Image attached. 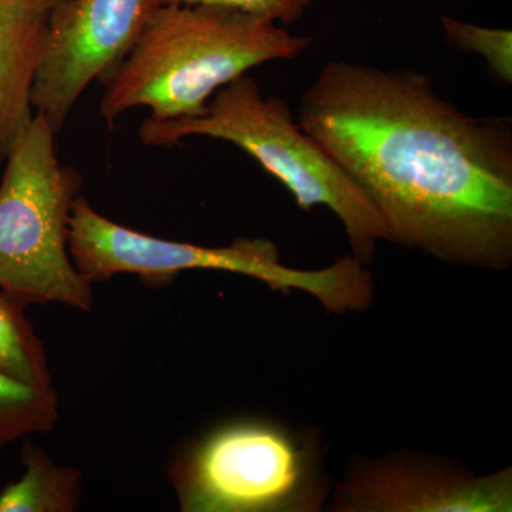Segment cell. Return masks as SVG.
I'll use <instances>...</instances> for the list:
<instances>
[{"mask_svg":"<svg viewBox=\"0 0 512 512\" xmlns=\"http://www.w3.org/2000/svg\"><path fill=\"white\" fill-rule=\"evenodd\" d=\"M298 123L375 205L390 241L439 261L512 264V126L474 117L414 70L329 62Z\"/></svg>","mask_w":512,"mask_h":512,"instance_id":"cell-1","label":"cell"},{"mask_svg":"<svg viewBox=\"0 0 512 512\" xmlns=\"http://www.w3.org/2000/svg\"><path fill=\"white\" fill-rule=\"evenodd\" d=\"M311 42L239 10L157 6L103 80L101 116L114 121L128 110L147 107L154 121L200 117L222 87L261 64L295 59Z\"/></svg>","mask_w":512,"mask_h":512,"instance_id":"cell-2","label":"cell"},{"mask_svg":"<svg viewBox=\"0 0 512 512\" xmlns=\"http://www.w3.org/2000/svg\"><path fill=\"white\" fill-rule=\"evenodd\" d=\"M138 133L148 146H174L183 138L200 136L241 148L291 192L301 210L332 211L360 264L370 265L379 242L390 241L383 218L362 188L303 130L284 101L265 97L248 74L218 90L202 116L147 119Z\"/></svg>","mask_w":512,"mask_h":512,"instance_id":"cell-3","label":"cell"},{"mask_svg":"<svg viewBox=\"0 0 512 512\" xmlns=\"http://www.w3.org/2000/svg\"><path fill=\"white\" fill-rule=\"evenodd\" d=\"M69 252L77 271L90 284L121 274L137 275L163 286L185 271H220L256 279L275 292H303L326 312H362L375 295L372 274L353 255L318 271H302L281 261L269 239H235L227 247H202L168 241L121 227L94 210L79 195L69 224Z\"/></svg>","mask_w":512,"mask_h":512,"instance_id":"cell-4","label":"cell"},{"mask_svg":"<svg viewBox=\"0 0 512 512\" xmlns=\"http://www.w3.org/2000/svg\"><path fill=\"white\" fill-rule=\"evenodd\" d=\"M170 480L183 512H316L330 485L318 440L262 417L224 421L185 443Z\"/></svg>","mask_w":512,"mask_h":512,"instance_id":"cell-5","label":"cell"},{"mask_svg":"<svg viewBox=\"0 0 512 512\" xmlns=\"http://www.w3.org/2000/svg\"><path fill=\"white\" fill-rule=\"evenodd\" d=\"M55 128L36 113L6 156L0 184V289L29 305L93 308V285L69 252V224L82 178L59 163Z\"/></svg>","mask_w":512,"mask_h":512,"instance_id":"cell-6","label":"cell"},{"mask_svg":"<svg viewBox=\"0 0 512 512\" xmlns=\"http://www.w3.org/2000/svg\"><path fill=\"white\" fill-rule=\"evenodd\" d=\"M154 9V0H72L50 13L32 106L56 133L90 83L126 56Z\"/></svg>","mask_w":512,"mask_h":512,"instance_id":"cell-7","label":"cell"},{"mask_svg":"<svg viewBox=\"0 0 512 512\" xmlns=\"http://www.w3.org/2000/svg\"><path fill=\"white\" fill-rule=\"evenodd\" d=\"M336 512H511V468L474 476L429 454L350 461L330 497Z\"/></svg>","mask_w":512,"mask_h":512,"instance_id":"cell-8","label":"cell"},{"mask_svg":"<svg viewBox=\"0 0 512 512\" xmlns=\"http://www.w3.org/2000/svg\"><path fill=\"white\" fill-rule=\"evenodd\" d=\"M49 12L30 0H0V158L29 126L32 90Z\"/></svg>","mask_w":512,"mask_h":512,"instance_id":"cell-9","label":"cell"},{"mask_svg":"<svg viewBox=\"0 0 512 512\" xmlns=\"http://www.w3.org/2000/svg\"><path fill=\"white\" fill-rule=\"evenodd\" d=\"M23 474L0 490V512H73L83 495L82 471L60 466L35 441L22 440Z\"/></svg>","mask_w":512,"mask_h":512,"instance_id":"cell-10","label":"cell"},{"mask_svg":"<svg viewBox=\"0 0 512 512\" xmlns=\"http://www.w3.org/2000/svg\"><path fill=\"white\" fill-rule=\"evenodd\" d=\"M28 306L0 289V372L32 386H53L45 346L26 316Z\"/></svg>","mask_w":512,"mask_h":512,"instance_id":"cell-11","label":"cell"},{"mask_svg":"<svg viewBox=\"0 0 512 512\" xmlns=\"http://www.w3.org/2000/svg\"><path fill=\"white\" fill-rule=\"evenodd\" d=\"M59 416L55 387L32 386L0 372V456L9 444L52 430Z\"/></svg>","mask_w":512,"mask_h":512,"instance_id":"cell-12","label":"cell"},{"mask_svg":"<svg viewBox=\"0 0 512 512\" xmlns=\"http://www.w3.org/2000/svg\"><path fill=\"white\" fill-rule=\"evenodd\" d=\"M444 36L451 46L483 57L490 72L500 82H512V33L507 29L483 28L444 16Z\"/></svg>","mask_w":512,"mask_h":512,"instance_id":"cell-13","label":"cell"},{"mask_svg":"<svg viewBox=\"0 0 512 512\" xmlns=\"http://www.w3.org/2000/svg\"><path fill=\"white\" fill-rule=\"evenodd\" d=\"M313 0H154V5H205L220 6L249 13L286 26L298 22L311 8Z\"/></svg>","mask_w":512,"mask_h":512,"instance_id":"cell-14","label":"cell"},{"mask_svg":"<svg viewBox=\"0 0 512 512\" xmlns=\"http://www.w3.org/2000/svg\"><path fill=\"white\" fill-rule=\"evenodd\" d=\"M30 2L36 3L37 6L45 9L50 15V13L55 12L56 9L62 8V6L72 2V0H30Z\"/></svg>","mask_w":512,"mask_h":512,"instance_id":"cell-15","label":"cell"}]
</instances>
